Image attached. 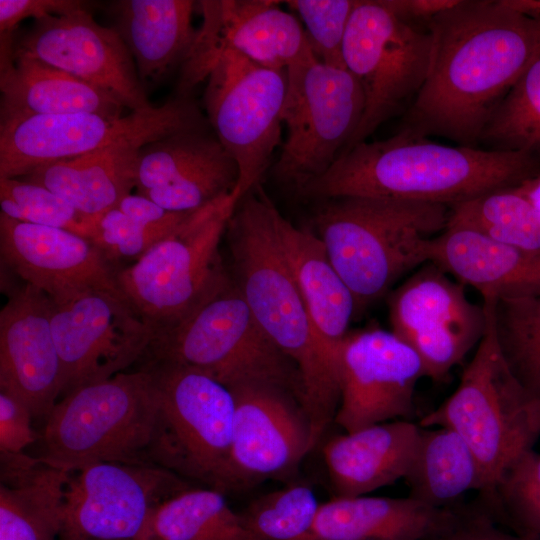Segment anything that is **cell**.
<instances>
[{"label": "cell", "instance_id": "cell-27", "mask_svg": "<svg viewBox=\"0 0 540 540\" xmlns=\"http://www.w3.org/2000/svg\"><path fill=\"white\" fill-rule=\"evenodd\" d=\"M455 508L410 498L333 497L320 503L315 529L325 540H431L453 521Z\"/></svg>", "mask_w": 540, "mask_h": 540}, {"label": "cell", "instance_id": "cell-12", "mask_svg": "<svg viewBox=\"0 0 540 540\" xmlns=\"http://www.w3.org/2000/svg\"><path fill=\"white\" fill-rule=\"evenodd\" d=\"M206 126L195 102L181 95L162 106L119 118L81 112L0 121V178H19L121 140L148 144Z\"/></svg>", "mask_w": 540, "mask_h": 540}, {"label": "cell", "instance_id": "cell-8", "mask_svg": "<svg viewBox=\"0 0 540 540\" xmlns=\"http://www.w3.org/2000/svg\"><path fill=\"white\" fill-rule=\"evenodd\" d=\"M140 362L196 368L228 388L252 382L277 385L303 405L296 365L258 324L231 274L191 315L157 334Z\"/></svg>", "mask_w": 540, "mask_h": 540}, {"label": "cell", "instance_id": "cell-2", "mask_svg": "<svg viewBox=\"0 0 540 540\" xmlns=\"http://www.w3.org/2000/svg\"><path fill=\"white\" fill-rule=\"evenodd\" d=\"M539 173L540 163L523 152L444 145L401 128L343 152L299 194L321 201L361 196L450 207L517 187Z\"/></svg>", "mask_w": 540, "mask_h": 540}, {"label": "cell", "instance_id": "cell-24", "mask_svg": "<svg viewBox=\"0 0 540 540\" xmlns=\"http://www.w3.org/2000/svg\"><path fill=\"white\" fill-rule=\"evenodd\" d=\"M429 261L482 296H540V252L499 242L466 225L447 222L429 241Z\"/></svg>", "mask_w": 540, "mask_h": 540}, {"label": "cell", "instance_id": "cell-15", "mask_svg": "<svg viewBox=\"0 0 540 540\" xmlns=\"http://www.w3.org/2000/svg\"><path fill=\"white\" fill-rule=\"evenodd\" d=\"M388 309L391 331L415 350L436 383L447 380L487 327L483 304L472 303L463 285L430 261L388 294Z\"/></svg>", "mask_w": 540, "mask_h": 540}, {"label": "cell", "instance_id": "cell-25", "mask_svg": "<svg viewBox=\"0 0 540 540\" xmlns=\"http://www.w3.org/2000/svg\"><path fill=\"white\" fill-rule=\"evenodd\" d=\"M419 424L393 420L330 438L323 448L334 497L367 495L406 476Z\"/></svg>", "mask_w": 540, "mask_h": 540}, {"label": "cell", "instance_id": "cell-32", "mask_svg": "<svg viewBox=\"0 0 540 540\" xmlns=\"http://www.w3.org/2000/svg\"><path fill=\"white\" fill-rule=\"evenodd\" d=\"M409 497L436 509L463 503L470 491L483 492L480 465L466 441L448 427H420L410 468L404 477Z\"/></svg>", "mask_w": 540, "mask_h": 540}, {"label": "cell", "instance_id": "cell-11", "mask_svg": "<svg viewBox=\"0 0 540 540\" xmlns=\"http://www.w3.org/2000/svg\"><path fill=\"white\" fill-rule=\"evenodd\" d=\"M431 48L428 28L399 18L382 0H356L343 61L362 89L365 108L343 152L366 141L413 102L425 82Z\"/></svg>", "mask_w": 540, "mask_h": 540}, {"label": "cell", "instance_id": "cell-35", "mask_svg": "<svg viewBox=\"0 0 540 540\" xmlns=\"http://www.w3.org/2000/svg\"><path fill=\"white\" fill-rule=\"evenodd\" d=\"M479 144L523 152L540 163V50L492 113Z\"/></svg>", "mask_w": 540, "mask_h": 540}, {"label": "cell", "instance_id": "cell-3", "mask_svg": "<svg viewBox=\"0 0 540 540\" xmlns=\"http://www.w3.org/2000/svg\"><path fill=\"white\" fill-rule=\"evenodd\" d=\"M276 212L260 186L238 201L226 228L231 276L258 324L299 371L315 447L338 410V358L313 328L280 242Z\"/></svg>", "mask_w": 540, "mask_h": 540}, {"label": "cell", "instance_id": "cell-41", "mask_svg": "<svg viewBox=\"0 0 540 540\" xmlns=\"http://www.w3.org/2000/svg\"><path fill=\"white\" fill-rule=\"evenodd\" d=\"M169 234L144 226L115 207L95 218L89 240L111 262L120 258L136 261Z\"/></svg>", "mask_w": 540, "mask_h": 540}, {"label": "cell", "instance_id": "cell-40", "mask_svg": "<svg viewBox=\"0 0 540 540\" xmlns=\"http://www.w3.org/2000/svg\"><path fill=\"white\" fill-rule=\"evenodd\" d=\"M305 26L316 58L325 65L344 68L343 43L356 0H290Z\"/></svg>", "mask_w": 540, "mask_h": 540}, {"label": "cell", "instance_id": "cell-30", "mask_svg": "<svg viewBox=\"0 0 540 540\" xmlns=\"http://www.w3.org/2000/svg\"><path fill=\"white\" fill-rule=\"evenodd\" d=\"M0 540H59L68 471L1 454Z\"/></svg>", "mask_w": 540, "mask_h": 540}, {"label": "cell", "instance_id": "cell-29", "mask_svg": "<svg viewBox=\"0 0 540 540\" xmlns=\"http://www.w3.org/2000/svg\"><path fill=\"white\" fill-rule=\"evenodd\" d=\"M146 144L121 140L39 167L18 179L43 186L83 214L96 218L117 207L136 187L139 154Z\"/></svg>", "mask_w": 540, "mask_h": 540}, {"label": "cell", "instance_id": "cell-38", "mask_svg": "<svg viewBox=\"0 0 540 540\" xmlns=\"http://www.w3.org/2000/svg\"><path fill=\"white\" fill-rule=\"evenodd\" d=\"M483 504L500 525L540 539V453L531 450L515 461L498 482L492 501Z\"/></svg>", "mask_w": 540, "mask_h": 540}, {"label": "cell", "instance_id": "cell-9", "mask_svg": "<svg viewBox=\"0 0 540 540\" xmlns=\"http://www.w3.org/2000/svg\"><path fill=\"white\" fill-rule=\"evenodd\" d=\"M158 396L151 462L221 492L235 403L230 389L192 367L146 362Z\"/></svg>", "mask_w": 540, "mask_h": 540}, {"label": "cell", "instance_id": "cell-46", "mask_svg": "<svg viewBox=\"0 0 540 540\" xmlns=\"http://www.w3.org/2000/svg\"><path fill=\"white\" fill-rule=\"evenodd\" d=\"M460 0H382V3L399 18L422 26L438 14L456 6Z\"/></svg>", "mask_w": 540, "mask_h": 540}, {"label": "cell", "instance_id": "cell-44", "mask_svg": "<svg viewBox=\"0 0 540 540\" xmlns=\"http://www.w3.org/2000/svg\"><path fill=\"white\" fill-rule=\"evenodd\" d=\"M85 9V3L77 0H1L0 35L12 36L18 23L32 17L35 20L47 16H62Z\"/></svg>", "mask_w": 540, "mask_h": 540}, {"label": "cell", "instance_id": "cell-19", "mask_svg": "<svg viewBox=\"0 0 540 540\" xmlns=\"http://www.w3.org/2000/svg\"><path fill=\"white\" fill-rule=\"evenodd\" d=\"M279 3L271 0L198 2L203 23L183 64L181 93H187L207 78L214 62L226 51L276 70H286L312 55L304 28Z\"/></svg>", "mask_w": 540, "mask_h": 540}, {"label": "cell", "instance_id": "cell-17", "mask_svg": "<svg viewBox=\"0 0 540 540\" xmlns=\"http://www.w3.org/2000/svg\"><path fill=\"white\" fill-rule=\"evenodd\" d=\"M235 411L223 493L293 476L313 449L302 402L289 390L261 382L229 388Z\"/></svg>", "mask_w": 540, "mask_h": 540}, {"label": "cell", "instance_id": "cell-10", "mask_svg": "<svg viewBox=\"0 0 540 540\" xmlns=\"http://www.w3.org/2000/svg\"><path fill=\"white\" fill-rule=\"evenodd\" d=\"M286 75L281 121L287 135L273 174L299 192L340 157L361 122L365 101L345 67L325 65L314 54L289 66Z\"/></svg>", "mask_w": 540, "mask_h": 540}, {"label": "cell", "instance_id": "cell-5", "mask_svg": "<svg viewBox=\"0 0 540 540\" xmlns=\"http://www.w3.org/2000/svg\"><path fill=\"white\" fill-rule=\"evenodd\" d=\"M487 327L455 391L424 415L419 426L448 427L474 453L484 480L478 497L490 503L505 471L540 437V394L512 373L499 348L491 306L483 298Z\"/></svg>", "mask_w": 540, "mask_h": 540}, {"label": "cell", "instance_id": "cell-1", "mask_svg": "<svg viewBox=\"0 0 540 540\" xmlns=\"http://www.w3.org/2000/svg\"><path fill=\"white\" fill-rule=\"evenodd\" d=\"M427 28L428 73L401 128L478 147L492 113L540 50V21L503 0H460Z\"/></svg>", "mask_w": 540, "mask_h": 540}, {"label": "cell", "instance_id": "cell-47", "mask_svg": "<svg viewBox=\"0 0 540 540\" xmlns=\"http://www.w3.org/2000/svg\"><path fill=\"white\" fill-rule=\"evenodd\" d=\"M540 213V173L515 187Z\"/></svg>", "mask_w": 540, "mask_h": 540}, {"label": "cell", "instance_id": "cell-20", "mask_svg": "<svg viewBox=\"0 0 540 540\" xmlns=\"http://www.w3.org/2000/svg\"><path fill=\"white\" fill-rule=\"evenodd\" d=\"M12 55L38 59L103 89L131 112L153 107L119 33L98 24L86 9L35 20L13 35Z\"/></svg>", "mask_w": 540, "mask_h": 540}, {"label": "cell", "instance_id": "cell-26", "mask_svg": "<svg viewBox=\"0 0 540 540\" xmlns=\"http://www.w3.org/2000/svg\"><path fill=\"white\" fill-rule=\"evenodd\" d=\"M1 121L69 113L122 117L113 95L38 59L0 50Z\"/></svg>", "mask_w": 540, "mask_h": 540}, {"label": "cell", "instance_id": "cell-48", "mask_svg": "<svg viewBox=\"0 0 540 540\" xmlns=\"http://www.w3.org/2000/svg\"><path fill=\"white\" fill-rule=\"evenodd\" d=\"M510 8L540 21V0H503Z\"/></svg>", "mask_w": 540, "mask_h": 540}, {"label": "cell", "instance_id": "cell-6", "mask_svg": "<svg viewBox=\"0 0 540 540\" xmlns=\"http://www.w3.org/2000/svg\"><path fill=\"white\" fill-rule=\"evenodd\" d=\"M158 396L139 368L79 387L45 420L42 460L70 471L98 462L152 464Z\"/></svg>", "mask_w": 540, "mask_h": 540}, {"label": "cell", "instance_id": "cell-4", "mask_svg": "<svg viewBox=\"0 0 540 540\" xmlns=\"http://www.w3.org/2000/svg\"><path fill=\"white\" fill-rule=\"evenodd\" d=\"M449 206L381 197L322 200L310 229L351 291L355 317L428 262L431 238L447 226Z\"/></svg>", "mask_w": 540, "mask_h": 540}, {"label": "cell", "instance_id": "cell-45", "mask_svg": "<svg viewBox=\"0 0 540 540\" xmlns=\"http://www.w3.org/2000/svg\"><path fill=\"white\" fill-rule=\"evenodd\" d=\"M117 208L144 226L166 233L173 232L190 214L168 211L138 193L124 197Z\"/></svg>", "mask_w": 540, "mask_h": 540}, {"label": "cell", "instance_id": "cell-33", "mask_svg": "<svg viewBox=\"0 0 540 540\" xmlns=\"http://www.w3.org/2000/svg\"><path fill=\"white\" fill-rule=\"evenodd\" d=\"M139 540H261L249 532L224 493L188 488L161 502Z\"/></svg>", "mask_w": 540, "mask_h": 540}, {"label": "cell", "instance_id": "cell-18", "mask_svg": "<svg viewBox=\"0 0 540 540\" xmlns=\"http://www.w3.org/2000/svg\"><path fill=\"white\" fill-rule=\"evenodd\" d=\"M340 401L335 421L345 432L409 420L418 381L426 377L419 355L407 343L372 325L350 330L338 350Z\"/></svg>", "mask_w": 540, "mask_h": 540}, {"label": "cell", "instance_id": "cell-37", "mask_svg": "<svg viewBox=\"0 0 540 540\" xmlns=\"http://www.w3.org/2000/svg\"><path fill=\"white\" fill-rule=\"evenodd\" d=\"M319 505L309 486L291 484L254 499L239 514L261 540H325L315 529Z\"/></svg>", "mask_w": 540, "mask_h": 540}, {"label": "cell", "instance_id": "cell-28", "mask_svg": "<svg viewBox=\"0 0 540 540\" xmlns=\"http://www.w3.org/2000/svg\"><path fill=\"white\" fill-rule=\"evenodd\" d=\"M196 6L190 0L112 3L113 28L130 51L141 82L156 81L186 62L198 35L192 25Z\"/></svg>", "mask_w": 540, "mask_h": 540}, {"label": "cell", "instance_id": "cell-42", "mask_svg": "<svg viewBox=\"0 0 540 540\" xmlns=\"http://www.w3.org/2000/svg\"><path fill=\"white\" fill-rule=\"evenodd\" d=\"M431 540H540L503 529L477 497L455 507L450 525Z\"/></svg>", "mask_w": 540, "mask_h": 540}, {"label": "cell", "instance_id": "cell-39", "mask_svg": "<svg viewBox=\"0 0 540 540\" xmlns=\"http://www.w3.org/2000/svg\"><path fill=\"white\" fill-rule=\"evenodd\" d=\"M1 213L26 223L65 229L90 239L94 217L51 190L18 178H0Z\"/></svg>", "mask_w": 540, "mask_h": 540}, {"label": "cell", "instance_id": "cell-31", "mask_svg": "<svg viewBox=\"0 0 540 540\" xmlns=\"http://www.w3.org/2000/svg\"><path fill=\"white\" fill-rule=\"evenodd\" d=\"M275 221L313 328L338 358L339 346L355 317L353 295L332 265L322 241L310 229L295 227L278 210Z\"/></svg>", "mask_w": 540, "mask_h": 540}, {"label": "cell", "instance_id": "cell-22", "mask_svg": "<svg viewBox=\"0 0 540 540\" xmlns=\"http://www.w3.org/2000/svg\"><path fill=\"white\" fill-rule=\"evenodd\" d=\"M238 183L236 162L207 127L165 136L139 154L137 193L168 211L195 212L238 193Z\"/></svg>", "mask_w": 540, "mask_h": 540}, {"label": "cell", "instance_id": "cell-14", "mask_svg": "<svg viewBox=\"0 0 540 540\" xmlns=\"http://www.w3.org/2000/svg\"><path fill=\"white\" fill-rule=\"evenodd\" d=\"M190 487L151 464L98 462L70 470L59 540H139L153 510Z\"/></svg>", "mask_w": 540, "mask_h": 540}, {"label": "cell", "instance_id": "cell-13", "mask_svg": "<svg viewBox=\"0 0 540 540\" xmlns=\"http://www.w3.org/2000/svg\"><path fill=\"white\" fill-rule=\"evenodd\" d=\"M204 105L213 133L239 169L240 199L260 186L281 141L286 70L222 53L207 76Z\"/></svg>", "mask_w": 540, "mask_h": 540}, {"label": "cell", "instance_id": "cell-16", "mask_svg": "<svg viewBox=\"0 0 540 540\" xmlns=\"http://www.w3.org/2000/svg\"><path fill=\"white\" fill-rule=\"evenodd\" d=\"M51 326L62 363L60 398L140 362L156 335L120 292L105 290L52 303Z\"/></svg>", "mask_w": 540, "mask_h": 540}, {"label": "cell", "instance_id": "cell-34", "mask_svg": "<svg viewBox=\"0 0 540 540\" xmlns=\"http://www.w3.org/2000/svg\"><path fill=\"white\" fill-rule=\"evenodd\" d=\"M448 222L472 227L508 245L540 252V213L515 187L450 206Z\"/></svg>", "mask_w": 540, "mask_h": 540}, {"label": "cell", "instance_id": "cell-43", "mask_svg": "<svg viewBox=\"0 0 540 540\" xmlns=\"http://www.w3.org/2000/svg\"><path fill=\"white\" fill-rule=\"evenodd\" d=\"M29 407L15 395L0 390V454H20L38 435Z\"/></svg>", "mask_w": 540, "mask_h": 540}, {"label": "cell", "instance_id": "cell-7", "mask_svg": "<svg viewBox=\"0 0 540 540\" xmlns=\"http://www.w3.org/2000/svg\"><path fill=\"white\" fill-rule=\"evenodd\" d=\"M239 200L233 193L190 213L132 265L117 269L119 291L156 335L186 319L229 280L219 245Z\"/></svg>", "mask_w": 540, "mask_h": 540}, {"label": "cell", "instance_id": "cell-36", "mask_svg": "<svg viewBox=\"0 0 540 540\" xmlns=\"http://www.w3.org/2000/svg\"><path fill=\"white\" fill-rule=\"evenodd\" d=\"M487 298L499 348L510 370L540 394V296Z\"/></svg>", "mask_w": 540, "mask_h": 540}, {"label": "cell", "instance_id": "cell-23", "mask_svg": "<svg viewBox=\"0 0 540 540\" xmlns=\"http://www.w3.org/2000/svg\"><path fill=\"white\" fill-rule=\"evenodd\" d=\"M51 312L50 299L27 283L9 295L0 311V390L21 399L33 418L44 421L63 388Z\"/></svg>", "mask_w": 540, "mask_h": 540}, {"label": "cell", "instance_id": "cell-21", "mask_svg": "<svg viewBox=\"0 0 540 540\" xmlns=\"http://www.w3.org/2000/svg\"><path fill=\"white\" fill-rule=\"evenodd\" d=\"M0 253L11 271L54 305L90 291L120 292L112 262L92 241L65 229L0 213Z\"/></svg>", "mask_w": 540, "mask_h": 540}]
</instances>
